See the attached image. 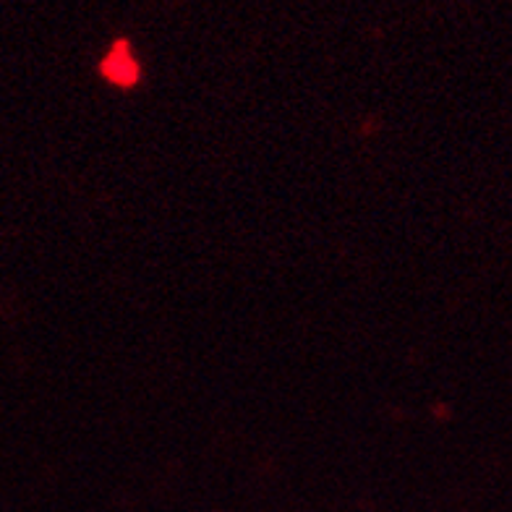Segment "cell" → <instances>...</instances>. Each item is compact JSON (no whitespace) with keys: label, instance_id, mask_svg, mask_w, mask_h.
I'll use <instances>...</instances> for the list:
<instances>
[{"label":"cell","instance_id":"6da1fadb","mask_svg":"<svg viewBox=\"0 0 512 512\" xmlns=\"http://www.w3.org/2000/svg\"><path fill=\"white\" fill-rule=\"evenodd\" d=\"M102 74L108 76L113 84H121V87H131L134 84L139 71H136V63L131 58V53H128L126 45H115L113 53L102 63Z\"/></svg>","mask_w":512,"mask_h":512}]
</instances>
